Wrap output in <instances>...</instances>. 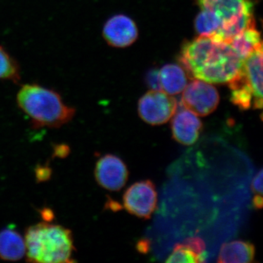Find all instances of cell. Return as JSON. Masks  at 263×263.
I'll use <instances>...</instances> for the list:
<instances>
[{
  "label": "cell",
  "instance_id": "22",
  "mask_svg": "<svg viewBox=\"0 0 263 263\" xmlns=\"http://www.w3.org/2000/svg\"><path fill=\"white\" fill-rule=\"evenodd\" d=\"M70 146L66 144L56 145L53 147V157L64 159L70 155Z\"/></svg>",
  "mask_w": 263,
  "mask_h": 263
},
{
  "label": "cell",
  "instance_id": "25",
  "mask_svg": "<svg viewBox=\"0 0 263 263\" xmlns=\"http://www.w3.org/2000/svg\"><path fill=\"white\" fill-rule=\"evenodd\" d=\"M150 243L147 240H141L137 245V249L141 253L146 254L149 250Z\"/></svg>",
  "mask_w": 263,
  "mask_h": 263
},
{
  "label": "cell",
  "instance_id": "14",
  "mask_svg": "<svg viewBox=\"0 0 263 263\" xmlns=\"http://www.w3.org/2000/svg\"><path fill=\"white\" fill-rule=\"evenodd\" d=\"M159 72L162 91L167 94H180L187 85L186 72L181 66L170 64L162 67Z\"/></svg>",
  "mask_w": 263,
  "mask_h": 263
},
{
  "label": "cell",
  "instance_id": "10",
  "mask_svg": "<svg viewBox=\"0 0 263 263\" xmlns=\"http://www.w3.org/2000/svg\"><path fill=\"white\" fill-rule=\"evenodd\" d=\"M171 122L173 137L184 146L196 143L202 129V124L196 114L185 108L175 113Z\"/></svg>",
  "mask_w": 263,
  "mask_h": 263
},
{
  "label": "cell",
  "instance_id": "5",
  "mask_svg": "<svg viewBox=\"0 0 263 263\" xmlns=\"http://www.w3.org/2000/svg\"><path fill=\"white\" fill-rule=\"evenodd\" d=\"M177 109L176 99L163 91L152 90L138 102V114L145 122L161 125L168 122Z\"/></svg>",
  "mask_w": 263,
  "mask_h": 263
},
{
  "label": "cell",
  "instance_id": "17",
  "mask_svg": "<svg viewBox=\"0 0 263 263\" xmlns=\"http://www.w3.org/2000/svg\"><path fill=\"white\" fill-rule=\"evenodd\" d=\"M221 21L209 10H202L195 20V28L199 36L214 37L220 30Z\"/></svg>",
  "mask_w": 263,
  "mask_h": 263
},
{
  "label": "cell",
  "instance_id": "7",
  "mask_svg": "<svg viewBox=\"0 0 263 263\" xmlns=\"http://www.w3.org/2000/svg\"><path fill=\"white\" fill-rule=\"evenodd\" d=\"M124 207L133 215L149 219L157 205L155 185L149 180L133 183L123 196Z\"/></svg>",
  "mask_w": 263,
  "mask_h": 263
},
{
  "label": "cell",
  "instance_id": "20",
  "mask_svg": "<svg viewBox=\"0 0 263 263\" xmlns=\"http://www.w3.org/2000/svg\"><path fill=\"white\" fill-rule=\"evenodd\" d=\"M146 83L152 90L162 91L160 83V72L157 69H153L148 72L146 76Z\"/></svg>",
  "mask_w": 263,
  "mask_h": 263
},
{
  "label": "cell",
  "instance_id": "3",
  "mask_svg": "<svg viewBox=\"0 0 263 263\" xmlns=\"http://www.w3.org/2000/svg\"><path fill=\"white\" fill-rule=\"evenodd\" d=\"M24 240L28 262H72L73 237L71 230L65 227L46 221L38 223L27 228Z\"/></svg>",
  "mask_w": 263,
  "mask_h": 263
},
{
  "label": "cell",
  "instance_id": "23",
  "mask_svg": "<svg viewBox=\"0 0 263 263\" xmlns=\"http://www.w3.org/2000/svg\"><path fill=\"white\" fill-rule=\"evenodd\" d=\"M262 170L261 169L252 181V191L257 195H262Z\"/></svg>",
  "mask_w": 263,
  "mask_h": 263
},
{
  "label": "cell",
  "instance_id": "19",
  "mask_svg": "<svg viewBox=\"0 0 263 263\" xmlns=\"http://www.w3.org/2000/svg\"><path fill=\"white\" fill-rule=\"evenodd\" d=\"M166 262H199V256L188 247L183 243H178L175 246L172 253L169 256Z\"/></svg>",
  "mask_w": 263,
  "mask_h": 263
},
{
  "label": "cell",
  "instance_id": "9",
  "mask_svg": "<svg viewBox=\"0 0 263 263\" xmlns=\"http://www.w3.org/2000/svg\"><path fill=\"white\" fill-rule=\"evenodd\" d=\"M103 36L110 46L125 48L136 41L138 31L136 23L129 17L117 15L109 18L104 25Z\"/></svg>",
  "mask_w": 263,
  "mask_h": 263
},
{
  "label": "cell",
  "instance_id": "6",
  "mask_svg": "<svg viewBox=\"0 0 263 263\" xmlns=\"http://www.w3.org/2000/svg\"><path fill=\"white\" fill-rule=\"evenodd\" d=\"M182 92L183 107L197 116L209 115L219 105V93L210 83L196 79L186 85Z\"/></svg>",
  "mask_w": 263,
  "mask_h": 263
},
{
  "label": "cell",
  "instance_id": "1",
  "mask_svg": "<svg viewBox=\"0 0 263 263\" xmlns=\"http://www.w3.org/2000/svg\"><path fill=\"white\" fill-rule=\"evenodd\" d=\"M179 60L189 76L210 84H228L245 61L229 43L204 36L185 43Z\"/></svg>",
  "mask_w": 263,
  "mask_h": 263
},
{
  "label": "cell",
  "instance_id": "8",
  "mask_svg": "<svg viewBox=\"0 0 263 263\" xmlns=\"http://www.w3.org/2000/svg\"><path fill=\"white\" fill-rule=\"evenodd\" d=\"M95 176L102 187L110 191H119L127 183L129 173L127 166L119 157L106 155L97 162Z\"/></svg>",
  "mask_w": 263,
  "mask_h": 263
},
{
  "label": "cell",
  "instance_id": "4",
  "mask_svg": "<svg viewBox=\"0 0 263 263\" xmlns=\"http://www.w3.org/2000/svg\"><path fill=\"white\" fill-rule=\"evenodd\" d=\"M200 9L215 13L221 21L214 39L230 43L237 34L255 27L254 5L251 0H196Z\"/></svg>",
  "mask_w": 263,
  "mask_h": 263
},
{
  "label": "cell",
  "instance_id": "2",
  "mask_svg": "<svg viewBox=\"0 0 263 263\" xmlns=\"http://www.w3.org/2000/svg\"><path fill=\"white\" fill-rule=\"evenodd\" d=\"M16 101L35 129L61 127L76 114V109L64 103L57 91L37 84L22 85L17 93Z\"/></svg>",
  "mask_w": 263,
  "mask_h": 263
},
{
  "label": "cell",
  "instance_id": "12",
  "mask_svg": "<svg viewBox=\"0 0 263 263\" xmlns=\"http://www.w3.org/2000/svg\"><path fill=\"white\" fill-rule=\"evenodd\" d=\"M255 248L252 243L243 240H233L221 247L219 263H249L254 260Z\"/></svg>",
  "mask_w": 263,
  "mask_h": 263
},
{
  "label": "cell",
  "instance_id": "15",
  "mask_svg": "<svg viewBox=\"0 0 263 263\" xmlns=\"http://www.w3.org/2000/svg\"><path fill=\"white\" fill-rule=\"evenodd\" d=\"M229 87L231 90L230 100L240 110H247L253 106L254 94L252 88L240 70L238 76L230 81Z\"/></svg>",
  "mask_w": 263,
  "mask_h": 263
},
{
  "label": "cell",
  "instance_id": "11",
  "mask_svg": "<svg viewBox=\"0 0 263 263\" xmlns=\"http://www.w3.org/2000/svg\"><path fill=\"white\" fill-rule=\"evenodd\" d=\"M241 72L253 91L254 108L262 109V46L256 49L245 59Z\"/></svg>",
  "mask_w": 263,
  "mask_h": 263
},
{
  "label": "cell",
  "instance_id": "16",
  "mask_svg": "<svg viewBox=\"0 0 263 263\" xmlns=\"http://www.w3.org/2000/svg\"><path fill=\"white\" fill-rule=\"evenodd\" d=\"M232 48L243 60L256 49L262 46L260 33L255 27L237 34L229 43Z\"/></svg>",
  "mask_w": 263,
  "mask_h": 263
},
{
  "label": "cell",
  "instance_id": "18",
  "mask_svg": "<svg viewBox=\"0 0 263 263\" xmlns=\"http://www.w3.org/2000/svg\"><path fill=\"white\" fill-rule=\"evenodd\" d=\"M0 80L12 81L17 83L21 80V70L18 62L0 46Z\"/></svg>",
  "mask_w": 263,
  "mask_h": 263
},
{
  "label": "cell",
  "instance_id": "21",
  "mask_svg": "<svg viewBox=\"0 0 263 263\" xmlns=\"http://www.w3.org/2000/svg\"><path fill=\"white\" fill-rule=\"evenodd\" d=\"M52 170L48 165H38L35 168V179L37 182H45L51 179Z\"/></svg>",
  "mask_w": 263,
  "mask_h": 263
},
{
  "label": "cell",
  "instance_id": "24",
  "mask_svg": "<svg viewBox=\"0 0 263 263\" xmlns=\"http://www.w3.org/2000/svg\"><path fill=\"white\" fill-rule=\"evenodd\" d=\"M41 215L42 216L43 220L46 222H51L54 219V214L51 209L48 208H45L41 212Z\"/></svg>",
  "mask_w": 263,
  "mask_h": 263
},
{
  "label": "cell",
  "instance_id": "26",
  "mask_svg": "<svg viewBox=\"0 0 263 263\" xmlns=\"http://www.w3.org/2000/svg\"><path fill=\"white\" fill-rule=\"evenodd\" d=\"M252 205L256 209H262V195H257L254 197L253 200H252Z\"/></svg>",
  "mask_w": 263,
  "mask_h": 263
},
{
  "label": "cell",
  "instance_id": "13",
  "mask_svg": "<svg viewBox=\"0 0 263 263\" xmlns=\"http://www.w3.org/2000/svg\"><path fill=\"white\" fill-rule=\"evenodd\" d=\"M26 254L25 240L15 230L0 232V258L4 260H19Z\"/></svg>",
  "mask_w": 263,
  "mask_h": 263
}]
</instances>
